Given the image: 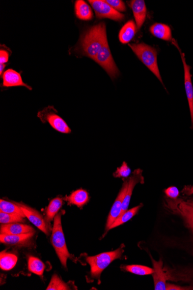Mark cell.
<instances>
[{
	"instance_id": "cell-1",
	"label": "cell",
	"mask_w": 193,
	"mask_h": 290,
	"mask_svg": "<svg viewBox=\"0 0 193 290\" xmlns=\"http://www.w3.org/2000/svg\"><path fill=\"white\" fill-rule=\"evenodd\" d=\"M107 40L106 26L104 23L93 26L82 35L80 39L81 54L94 60Z\"/></svg>"
},
{
	"instance_id": "cell-2",
	"label": "cell",
	"mask_w": 193,
	"mask_h": 290,
	"mask_svg": "<svg viewBox=\"0 0 193 290\" xmlns=\"http://www.w3.org/2000/svg\"><path fill=\"white\" fill-rule=\"evenodd\" d=\"M164 206L169 212L178 215L193 235V198H166Z\"/></svg>"
},
{
	"instance_id": "cell-3",
	"label": "cell",
	"mask_w": 193,
	"mask_h": 290,
	"mask_svg": "<svg viewBox=\"0 0 193 290\" xmlns=\"http://www.w3.org/2000/svg\"><path fill=\"white\" fill-rule=\"evenodd\" d=\"M51 242L62 265L66 268L68 259H72L73 257L68 252L65 242L64 234L62 228L61 213H58L55 217Z\"/></svg>"
},
{
	"instance_id": "cell-4",
	"label": "cell",
	"mask_w": 193,
	"mask_h": 290,
	"mask_svg": "<svg viewBox=\"0 0 193 290\" xmlns=\"http://www.w3.org/2000/svg\"><path fill=\"white\" fill-rule=\"evenodd\" d=\"M124 245L114 251L103 253L99 255L87 257L86 261L90 266L91 276L93 278L98 279L99 283L100 275L104 269L107 268L114 260L122 258L124 251Z\"/></svg>"
},
{
	"instance_id": "cell-5",
	"label": "cell",
	"mask_w": 193,
	"mask_h": 290,
	"mask_svg": "<svg viewBox=\"0 0 193 290\" xmlns=\"http://www.w3.org/2000/svg\"><path fill=\"white\" fill-rule=\"evenodd\" d=\"M129 46L146 67L155 75L159 80L163 84L161 75L158 64V53L155 48L147 45L145 43L140 44H129Z\"/></svg>"
},
{
	"instance_id": "cell-6",
	"label": "cell",
	"mask_w": 193,
	"mask_h": 290,
	"mask_svg": "<svg viewBox=\"0 0 193 290\" xmlns=\"http://www.w3.org/2000/svg\"><path fill=\"white\" fill-rule=\"evenodd\" d=\"M53 107L49 106L44 110L39 112L38 117L42 123H48L58 132L68 134L71 132V129L65 121L58 115Z\"/></svg>"
},
{
	"instance_id": "cell-7",
	"label": "cell",
	"mask_w": 193,
	"mask_h": 290,
	"mask_svg": "<svg viewBox=\"0 0 193 290\" xmlns=\"http://www.w3.org/2000/svg\"><path fill=\"white\" fill-rule=\"evenodd\" d=\"M94 61L101 65L112 79L118 76L119 71L113 60L108 40L104 42L103 47L98 53Z\"/></svg>"
},
{
	"instance_id": "cell-8",
	"label": "cell",
	"mask_w": 193,
	"mask_h": 290,
	"mask_svg": "<svg viewBox=\"0 0 193 290\" xmlns=\"http://www.w3.org/2000/svg\"><path fill=\"white\" fill-rule=\"evenodd\" d=\"M92 6L98 18H108L114 21H122L124 15L116 11L106 1L103 0H89L88 1Z\"/></svg>"
},
{
	"instance_id": "cell-9",
	"label": "cell",
	"mask_w": 193,
	"mask_h": 290,
	"mask_svg": "<svg viewBox=\"0 0 193 290\" xmlns=\"http://www.w3.org/2000/svg\"><path fill=\"white\" fill-rule=\"evenodd\" d=\"M172 42L178 48L181 56L183 68H184L185 90L188 97L190 112H191L192 128L193 129V87L192 82V75L191 74V67L186 64L185 54L182 52L181 49L179 47L178 43L173 39Z\"/></svg>"
},
{
	"instance_id": "cell-10",
	"label": "cell",
	"mask_w": 193,
	"mask_h": 290,
	"mask_svg": "<svg viewBox=\"0 0 193 290\" xmlns=\"http://www.w3.org/2000/svg\"><path fill=\"white\" fill-rule=\"evenodd\" d=\"M17 203L21 207L26 217L32 224H33L42 232H43L45 235H50V228H49L48 224L46 222L43 216L37 210L32 209V207L26 205L24 203Z\"/></svg>"
},
{
	"instance_id": "cell-11",
	"label": "cell",
	"mask_w": 193,
	"mask_h": 290,
	"mask_svg": "<svg viewBox=\"0 0 193 290\" xmlns=\"http://www.w3.org/2000/svg\"><path fill=\"white\" fill-rule=\"evenodd\" d=\"M127 189H128V180L124 181L122 189L116 197L113 205L111 208L109 217L107 222L106 226V232L104 235L109 231V228L111 225L114 223L120 216L121 211H122V205L124 197H125Z\"/></svg>"
},
{
	"instance_id": "cell-12",
	"label": "cell",
	"mask_w": 193,
	"mask_h": 290,
	"mask_svg": "<svg viewBox=\"0 0 193 290\" xmlns=\"http://www.w3.org/2000/svg\"><path fill=\"white\" fill-rule=\"evenodd\" d=\"M35 232H31L21 235H8L0 234V242L5 245L18 246L19 247L30 246Z\"/></svg>"
},
{
	"instance_id": "cell-13",
	"label": "cell",
	"mask_w": 193,
	"mask_h": 290,
	"mask_svg": "<svg viewBox=\"0 0 193 290\" xmlns=\"http://www.w3.org/2000/svg\"><path fill=\"white\" fill-rule=\"evenodd\" d=\"M138 183H144L142 170L140 169L134 170L132 176H131L128 179V189H127L125 197L123 200L122 211H121L120 216L125 213L128 209L133 190L137 184Z\"/></svg>"
},
{
	"instance_id": "cell-14",
	"label": "cell",
	"mask_w": 193,
	"mask_h": 290,
	"mask_svg": "<svg viewBox=\"0 0 193 290\" xmlns=\"http://www.w3.org/2000/svg\"><path fill=\"white\" fill-rule=\"evenodd\" d=\"M2 77L3 87L6 88L24 87L28 88L29 90H32V88L23 81L21 73L13 69H8L5 71L3 73Z\"/></svg>"
},
{
	"instance_id": "cell-15",
	"label": "cell",
	"mask_w": 193,
	"mask_h": 290,
	"mask_svg": "<svg viewBox=\"0 0 193 290\" xmlns=\"http://www.w3.org/2000/svg\"><path fill=\"white\" fill-rule=\"evenodd\" d=\"M129 5L136 20L137 30L139 31L142 28L146 18L147 9L145 1L133 0L129 2Z\"/></svg>"
},
{
	"instance_id": "cell-16",
	"label": "cell",
	"mask_w": 193,
	"mask_h": 290,
	"mask_svg": "<svg viewBox=\"0 0 193 290\" xmlns=\"http://www.w3.org/2000/svg\"><path fill=\"white\" fill-rule=\"evenodd\" d=\"M153 265L154 272L153 277L154 283H155V290H166L167 276L163 269V261L160 259L159 261H155L151 257Z\"/></svg>"
},
{
	"instance_id": "cell-17",
	"label": "cell",
	"mask_w": 193,
	"mask_h": 290,
	"mask_svg": "<svg viewBox=\"0 0 193 290\" xmlns=\"http://www.w3.org/2000/svg\"><path fill=\"white\" fill-rule=\"evenodd\" d=\"M35 230L30 226L19 223L1 224L0 233L8 235H21L35 232Z\"/></svg>"
},
{
	"instance_id": "cell-18",
	"label": "cell",
	"mask_w": 193,
	"mask_h": 290,
	"mask_svg": "<svg viewBox=\"0 0 193 290\" xmlns=\"http://www.w3.org/2000/svg\"><path fill=\"white\" fill-rule=\"evenodd\" d=\"M150 32L156 38L166 41H172L171 29L168 25L157 23L150 28Z\"/></svg>"
},
{
	"instance_id": "cell-19",
	"label": "cell",
	"mask_w": 193,
	"mask_h": 290,
	"mask_svg": "<svg viewBox=\"0 0 193 290\" xmlns=\"http://www.w3.org/2000/svg\"><path fill=\"white\" fill-rule=\"evenodd\" d=\"M137 25L133 21L127 22L121 29L119 34V38L121 43L123 44H128L132 40L136 34Z\"/></svg>"
},
{
	"instance_id": "cell-20",
	"label": "cell",
	"mask_w": 193,
	"mask_h": 290,
	"mask_svg": "<svg viewBox=\"0 0 193 290\" xmlns=\"http://www.w3.org/2000/svg\"><path fill=\"white\" fill-rule=\"evenodd\" d=\"M66 200L70 205L82 207L89 202V193L83 189L78 190L72 193L70 196H67Z\"/></svg>"
},
{
	"instance_id": "cell-21",
	"label": "cell",
	"mask_w": 193,
	"mask_h": 290,
	"mask_svg": "<svg viewBox=\"0 0 193 290\" xmlns=\"http://www.w3.org/2000/svg\"><path fill=\"white\" fill-rule=\"evenodd\" d=\"M75 11L77 17L83 21H90L93 18L92 9L83 0H78L75 2Z\"/></svg>"
},
{
	"instance_id": "cell-22",
	"label": "cell",
	"mask_w": 193,
	"mask_h": 290,
	"mask_svg": "<svg viewBox=\"0 0 193 290\" xmlns=\"http://www.w3.org/2000/svg\"><path fill=\"white\" fill-rule=\"evenodd\" d=\"M63 199L60 197H57L52 199L46 210L45 220L49 225L52 220L55 219L58 214L62 206H63Z\"/></svg>"
},
{
	"instance_id": "cell-23",
	"label": "cell",
	"mask_w": 193,
	"mask_h": 290,
	"mask_svg": "<svg viewBox=\"0 0 193 290\" xmlns=\"http://www.w3.org/2000/svg\"><path fill=\"white\" fill-rule=\"evenodd\" d=\"M18 259L14 254L2 251L0 253V267L4 271H10L14 268Z\"/></svg>"
},
{
	"instance_id": "cell-24",
	"label": "cell",
	"mask_w": 193,
	"mask_h": 290,
	"mask_svg": "<svg viewBox=\"0 0 193 290\" xmlns=\"http://www.w3.org/2000/svg\"><path fill=\"white\" fill-rule=\"evenodd\" d=\"M142 206L143 204L140 203L139 205L134 207L132 209L127 210L125 213L122 214V215L120 216L118 218L114 221V223L110 227L109 230L129 222L133 217L136 215Z\"/></svg>"
},
{
	"instance_id": "cell-25",
	"label": "cell",
	"mask_w": 193,
	"mask_h": 290,
	"mask_svg": "<svg viewBox=\"0 0 193 290\" xmlns=\"http://www.w3.org/2000/svg\"><path fill=\"white\" fill-rule=\"evenodd\" d=\"M0 212L5 213L16 214L23 217H26L21 207L16 202H9V201L1 199L0 200Z\"/></svg>"
},
{
	"instance_id": "cell-26",
	"label": "cell",
	"mask_w": 193,
	"mask_h": 290,
	"mask_svg": "<svg viewBox=\"0 0 193 290\" xmlns=\"http://www.w3.org/2000/svg\"><path fill=\"white\" fill-rule=\"evenodd\" d=\"M28 268L29 271L34 274L42 276L45 269V265L40 259L33 256L28 257Z\"/></svg>"
},
{
	"instance_id": "cell-27",
	"label": "cell",
	"mask_w": 193,
	"mask_h": 290,
	"mask_svg": "<svg viewBox=\"0 0 193 290\" xmlns=\"http://www.w3.org/2000/svg\"><path fill=\"white\" fill-rule=\"evenodd\" d=\"M123 269L127 272L133 273V274L145 276L152 275L154 272V269L149 268V267L139 265H126L123 266Z\"/></svg>"
},
{
	"instance_id": "cell-28",
	"label": "cell",
	"mask_w": 193,
	"mask_h": 290,
	"mask_svg": "<svg viewBox=\"0 0 193 290\" xmlns=\"http://www.w3.org/2000/svg\"><path fill=\"white\" fill-rule=\"evenodd\" d=\"M47 290H70V287L62 281L60 277L57 275L52 276L51 281L47 288Z\"/></svg>"
},
{
	"instance_id": "cell-29",
	"label": "cell",
	"mask_w": 193,
	"mask_h": 290,
	"mask_svg": "<svg viewBox=\"0 0 193 290\" xmlns=\"http://www.w3.org/2000/svg\"><path fill=\"white\" fill-rule=\"evenodd\" d=\"M26 220L24 217L0 212V223L1 224H8L15 223H25Z\"/></svg>"
},
{
	"instance_id": "cell-30",
	"label": "cell",
	"mask_w": 193,
	"mask_h": 290,
	"mask_svg": "<svg viewBox=\"0 0 193 290\" xmlns=\"http://www.w3.org/2000/svg\"><path fill=\"white\" fill-rule=\"evenodd\" d=\"M131 173H132V170L130 168L126 162H123L122 166L117 168L116 171L113 173V175L115 178H122L123 179H126L130 176Z\"/></svg>"
},
{
	"instance_id": "cell-31",
	"label": "cell",
	"mask_w": 193,
	"mask_h": 290,
	"mask_svg": "<svg viewBox=\"0 0 193 290\" xmlns=\"http://www.w3.org/2000/svg\"><path fill=\"white\" fill-rule=\"evenodd\" d=\"M106 1L117 11L120 12L126 11L125 4L121 0H107Z\"/></svg>"
},
{
	"instance_id": "cell-32",
	"label": "cell",
	"mask_w": 193,
	"mask_h": 290,
	"mask_svg": "<svg viewBox=\"0 0 193 290\" xmlns=\"http://www.w3.org/2000/svg\"><path fill=\"white\" fill-rule=\"evenodd\" d=\"M166 196L172 199H177L179 195V191L176 187H170L165 191Z\"/></svg>"
},
{
	"instance_id": "cell-33",
	"label": "cell",
	"mask_w": 193,
	"mask_h": 290,
	"mask_svg": "<svg viewBox=\"0 0 193 290\" xmlns=\"http://www.w3.org/2000/svg\"><path fill=\"white\" fill-rule=\"evenodd\" d=\"M9 54L8 51L1 49L0 51V64H5L9 61Z\"/></svg>"
},
{
	"instance_id": "cell-34",
	"label": "cell",
	"mask_w": 193,
	"mask_h": 290,
	"mask_svg": "<svg viewBox=\"0 0 193 290\" xmlns=\"http://www.w3.org/2000/svg\"><path fill=\"white\" fill-rule=\"evenodd\" d=\"M183 195L185 196H191L193 194V186H187L183 188L182 191Z\"/></svg>"
},
{
	"instance_id": "cell-35",
	"label": "cell",
	"mask_w": 193,
	"mask_h": 290,
	"mask_svg": "<svg viewBox=\"0 0 193 290\" xmlns=\"http://www.w3.org/2000/svg\"><path fill=\"white\" fill-rule=\"evenodd\" d=\"M166 290H191L189 288H182L181 286H175L174 285L166 284Z\"/></svg>"
},
{
	"instance_id": "cell-36",
	"label": "cell",
	"mask_w": 193,
	"mask_h": 290,
	"mask_svg": "<svg viewBox=\"0 0 193 290\" xmlns=\"http://www.w3.org/2000/svg\"><path fill=\"white\" fill-rule=\"evenodd\" d=\"M5 66H6V65L5 64H0V75H1V77H2V75H3L2 74L3 71H4Z\"/></svg>"
}]
</instances>
